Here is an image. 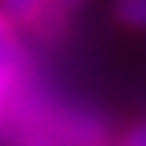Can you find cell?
<instances>
[{"label":"cell","instance_id":"obj_1","mask_svg":"<svg viewBox=\"0 0 146 146\" xmlns=\"http://www.w3.org/2000/svg\"><path fill=\"white\" fill-rule=\"evenodd\" d=\"M9 116H18V122H30V119L45 122L63 146H113L108 122L96 110H87V108L45 110L42 104H36V110H27L21 104H12Z\"/></svg>","mask_w":146,"mask_h":146},{"label":"cell","instance_id":"obj_2","mask_svg":"<svg viewBox=\"0 0 146 146\" xmlns=\"http://www.w3.org/2000/svg\"><path fill=\"white\" fill-rule=\"evenodd\" d=\"M0 12L21 30H33L42 39H54L51 33L66 21V15L57 9V0H0Z\"/></svg>","mask_w":146,"mask_h":146},{"label":"cell","instance_id":"obj_3","mask_svg":"<svg viewBox=\"0 0 146 146\" xmlns=\"http://www.w3.org/2000/svg\"><path fill=\"white\" fill-rule=\"evenodd\" d=\"M0 69H3L18 87L27 84L30 69H33L30 51H27V45H24V39H21V27H18L12 18H6L3 12H0Z\"/></svg>","mask_w":146,"mask_h":146},{"label":"cell","instance_id":"obj_4","mask_svg":"<svg viewBox=\"0 0 146 146\" xmlns=\"http://www.w3.org/2000/svg\"><path fill=\"white\" fill-rule=\"evenodd\" d=\"M110 12H113L116 24L146 33V0H110Z\"/></svg>","mask_w":146,"mask_h":146},{"label":"cell","instance_id":"obj_5","mask_svg":"<svg viewBox=\"0 0 146 146\" xmlns=\"http://www.w3.org/2000/svg\"><path fill=\"white\" fill-rule=\"evenodd\" d=\"M12 146H63V143L54 137V131H51L45 122L30 119V122H18Z\"/></svg>","mask_w":146,"mask_h":146},{"label":"cell","instance_id":"obj_6","mask_svg":"<svg viewBox=\"0 0 146 146\" xmlns=\"http://www.w3.org/2000/svg\"><path fill=\"white\" fill-rule=\"evenodd\" d=\"M21 90L15 81H12L9 75H6L3 69H0V125L9 119V113H12V102H15V92Z\"/></svg>","mask_w":146,"mask_h":146},{"label":"cell","instance_id":"obj_7","mask_svg":"<svg viewBox=\"0 0 146 146\" xmlns=\"http://www.w3.org/2000/svg\"><path fill=\"white\" fill-rule=\"evenodd\" d=\"M116 146H146V119L134 122L122 137H119V143H116Z\"/></svg>","mask_w":146,"mask_h":146},{"label":"cell","instance_id":"obj_8","mask_svg":"<svg viewBox=\"0 0 146 146\" xmlns=\"http://www.w3.org/2000/svg\"><path fill=\"white\" fill-rule=\"evenodd\" d=\"M84 3H87V0H57V9H60V12H63V15H66V18H69V15H72V12H75V9H81V6H84Z\"/></svg>","mask_w":146,"mask_h":146}]
</instances>
